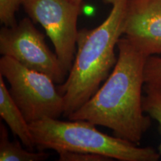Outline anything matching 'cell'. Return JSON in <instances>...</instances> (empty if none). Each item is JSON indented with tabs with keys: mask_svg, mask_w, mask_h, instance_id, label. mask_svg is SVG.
<instances>
[{
	"mask_svg": "<svg viewBox=\"0 0 161 161\" xmlns=\"http://www.w3.org/2000/svg\"><path fill=\"white\" fill-rule=\"evenodd\" d=\"M117 49V61L104 83L68 119L106 127L114 136L139 145L150 128L152 119L142 106L148 56L123 36Z\"/></svg>",
	"mask_w": 161,
	"mask_h": 161,
	"instance_id": "cell-1",
	"label": "cell"
},
{
	"mask_svg": "<svg viewBox=\"0 0 161 161\" xmlns=\"http://www.w3.org/2000/svg\"><path fill=\"white\" fill-rule=\"evenodd\" d=\"M130 0H116L97 27L78 30L77 50L67 78L58 90L68 117L93 96L117 61L115 49L123 36Z\"/></svg>",
	"mask_w": 161,
	"mask_h": 161,
	"instance_id": "cell-2",
	"label": "cell"
},
{
	"mask_svg": "<svg viewBox=\"0 0 161 161\" xmlns=\"http://www.w3.org/2000/svg\"><path fill=\"white\" fill-rule=\"evenodd\" d=\"M96 125L84 120L61 121L45 118L30 124L36 148L61 152L101 154L120 161H157L159 152L152 147H140L116 136L100 131Z\"/></svg>",
	"mask_w": 161,
	"mask_h": 161,
	"instance_id": "cell-3",
	"label": "cell"
},
{
	"mask_svg": "<svg viewBox=\"0 0 161 161\" xmlns=\"http://www.w3.org/2000/svg\"><path fill=\"white\" fill-rule=\"evenodd\" d=\"M0 75L8 82L10 94L29 124L64 116L63 96L49 75L3 55L0 58Z\"/></svg>",
	"mask_w": 161,
	"mask_h": 161,
	"instance_id": "cell-4",
	"label": "cell"
},
{
	"mask_svg": "<svg viewBox=\"0 0 161 161\" xmlns=\"http://www.w3.org/2000/svg\"><path fill=\"white\" fill-rule=\"evenodd\" d=\"M0 53L22 65L49 75L56 84L65 81L68 73L55 52L46 43L45 36L37 29L29 17L0 30Z\"/></svg>",
	"mask_w": 161,
	"mask_h": 161,
	"instance_id": "cell-5",
	"label": "cell"
},
{
	"mask_svg": "<svg viewBox=\"0 0 161 161\" xmlns=\"http://www.w3.org/2000/svg\"><path fill=\"white\" fill-rule=\"evenodd\" d=\"M23 8L52 40L55 52L69 74L77 50V23L81 5L69 0H25Z\"/></svg>",
	"mask_w": 161,
	"mask_h": 161,
	"instance_id": "cell-6",
	"label": "cell"
},
{
	"mask_svg": "<svg viewBox=\"0 0 161 161\" xmlns=\"http://www.w3.org/2000/svg\"><path fill=\"white\" fill-rule=\"evenodd\" d=\"M123 37L147 56L161 54V0L128 6Z\"/></svg>",
	"mask_w": 161,
	"mask_h": 161,
	"instance_id": "cell-7",
	"label": "cell"
},
{
	"mask_svg": "<svg viewBox=\"0 0 161 161\" xmlns=\"http://www.w3.org/2000/svg\"><path fill=\"white\" fill-rule=\"evenodd\" d=\"M0 116L8 125L14 136L17 137L25 148L33 150L36 144L33 134L19 108L12 98L5 78L0 75Z\"/></svg>",
	"mask_w": 161,
	"mask_h": 161,
	"instance_id": "cell-8",
	"label": "cell"
},
{
	"mask_svg": "<svg viewBox=\"0 0 161 161\" xmlns=\"http://www.w3.org/2000/svg\"><path fill=\"white\" fill-rule=\"evenodd\" d=\"M25 148L19 140H10L8 129L3 123L0 124V160L42 161L49 158L45 151L35 152Z\"/></svg>",
	"mask_w": 161,
	"mask_h": 161,
	"instance_id": "cell-9",
	"label": "cell"
},
{
	"mask_svg": "<svg viewBox=\"0 0 161 161\" xmlns=\"http://www.w3.org/2000/svg\"><path fill=\"white\" fill-rule=\"evenodd\" d=\"M144 92L142 98L144 112L158 122L161 132V86L145 84ZM158 152L161 160V142Z\"/></svg>",
	"mask_w": 161,
	"mask_h": 161,
	"instance_id": "cell-10",
	"label": "cell"
},
{
	"mask_svg": "<svg viewBox=\"0 0 161 161\" xmlns=\"http://www.w3.org/2000/svg\"><path fill=\"white\" fill-rule=\"evenodd\" d=\"M25 0H0V22L3 26L17 23L16 14Z\"/></svg>",
	"mask_w": 161,
	"mask_h": 161,
	"instance_id": "cell-11",
	"label": "cell"
},
{
	"mask_svg": "<svg viewBox=\"0 0 161 161\" xmlns=\"http://www.w3.org/2000/svg\"><path fill=\"white\" fill-rule=\"evenodd\" d=\"M145 84L161 86V57L151 55L145 66Z\"/></svg>",
	"mask_w": 161,
	"mask_h": 161,
	"instance_id": "cell-12",
	"label": "cell"
},
{
	"mask_svg": "<svg viewBox=\"0 0 161 161\" xmlns=\"http://www.w3.org/2000/svg\"><path fill=\"white\" fill-rule=\"evenodd\" d=\"M59 161H111L113 159L101 154L80 152H61L58 153Z\"/></svg>",
	"mask_w": 161,
	"mask_h": 161,
	"instance_id": "cell-13",
	"label": "cell"
},
{
	"mask_svg": "<svg viewBox=\"0 0 161 161\" xmlns=\"http://www.w3.org/2000/svg\"><path fill=\"white\" fill-rule=\"evenodd\" d=\"M148 1H149V0H130L129 6L130 7H135V6L142 5Z\"/></svg>",
	"mask_w": 161,
	"mask_h": 161,
	"instance_id": "cell-14",
	"label": "cell"
},
{
	"mask_svg": "<svg viewBox=\"0 0 161 161\" xmlns=\"http://www.w3.org/2000/svg\"><path fill=\"white\" fill-rule=\"evenodd\" d=\"M69 1L72 2V3H75V4H79V5H81L82 2H83L84 0H69ZM102 1H103L104 3H106V4H110V5H113L114 3H116V0H102Z\"/></svg>",
	"mask_w": 161,
	"mask_h": 161,
	"instance_id": "cell-15",
	"label": "cell"
}]
</instances>
